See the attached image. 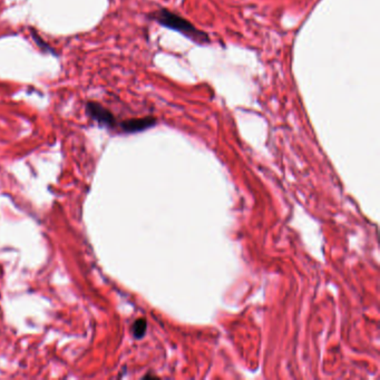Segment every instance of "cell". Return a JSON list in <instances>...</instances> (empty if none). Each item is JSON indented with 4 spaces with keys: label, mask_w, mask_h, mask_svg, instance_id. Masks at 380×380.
<instances>
[{
    "label": "cell",
    "mask_w": 380,
    "mask_h": 380,
    "mask_svg": "<svg viewBox=\"0 0 380 380\" xmlns=\"http://www.w3.org/2000/svg\"><path fill=\"white\" fill-rule=\"evenodd\" d=\"M150 17L153 20H155L158 25L182 34L187 39H190L194 44H197V45H205V44H210L211 41L210 37H208L206 32L196 28L191 21L181 17L178 14L170 12L168 9H158L156 12H154Z\"/></svg>",
    "instance_id": "cell-1"
},
{
    "label": "cell",
    "mask_w": 380,
    "mask_h": 380,
    "mask_svg": "<svg viewBox=\"0 0 380 380\" xmlns=\"http://www.w3.org/2000/svg\"><path fill=\"white\" fill-rule=\"evenodd\" d=\"M86 111L91 118L96 120L100 125L106 126V128H114L116 125V119H115L114 115L108 109L103 107L101 104L95 102H88L86 105Z\"/></svg>",
    "instance_id": "cell-2"
},
{
    "label": "cell",
    "mask_w": 380,
    "mask_h": 380,
    "mask_svg": "<svg viewBox=\"0 0 380 380\" xmlns=\"http://www.w3.org/2000/svg\"><path fill=\"white\" fill-rule=\"evenodd\" d=\"M157 120L153 116H146L142 118H132L124 120L119 124L120 129L125 133H139V132H143L145 130H148L155 126Z\"/></svg>",
    "instance_id": "cell-3"
},
{
    "label": "cell",
    "mask_w": 380,
    "mask_h": 380,
    "mask_svg": "<svg viewBox=\"0 0 380 380\" xmlns=\"http://www.w3.org/2000/svg\"><path fill=\"white\" fill-rule=\"evenodd\" d=\"M146 329H147L146 320H144V319H139V320H136L134 322L133 328H132V331H133V334L136 339H141L143 338V335L145 334Z\"/></svg>",
    "instance_id": "cell-4"
}]
</instances>
